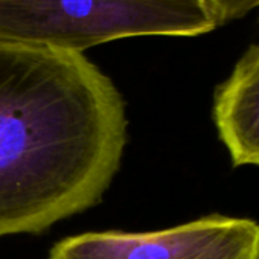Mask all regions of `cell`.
<instances>
[{
	"label": "cell",
	"mask_w": 259,
	"mask_h": 259,
	"mask_svg": "<svg viewBox=\"0 0 259 259\" xmlns=\"http://www.w3.org/2000/svg\"><path fill=\"white\" fill-rule=\"evenodd\" d=\"M126 141L125 101L84 54L0 43V238L98 206Z\"/></svg>",
	"instance_id": "obj_1"
},
{
	"label": "cell",
	"mask_w": 259,
	"mask_h": 259,
	"mask_svg": "<svg viewBox=\"0 0 259 259\" xmlns=\"http://www.w3.org/2000/svg\"><path fill=\"white\" fill-rule=\"evenodd\" d=\"M223 26L207 0H0V43L82 54L128 37H195Z\"/></svg>",
	"instance_id": "obj_2"
},
{
	"label": "cell",
	"mask_w": 259,
	"mask_h": 259,
	"mask_svg": "<svg viewBox=\"0 0 259 259\" xmlns=\"http://www.w3.org/2000/svg\"><path fill=\"white\" fill-rule=\"evenodd\" d=\"M49 259H259V223L212 213L160 230L84 232L57 241Z\"/></svg>",
	"instance_id": "obj_3"
},
{
	"label": "cell",
	"mask_w": 259,
	"mask_h": 259,
	"mask_svg": "<svg viewBox=\"0 0 259 259\" xmlns=\"http://www.w3.org/2000/svg\"><path fill=\"white\" fill-rule=\"evenodd\" d=\"M212 117L232 165L259 166V43L215 89Z\"/></svg>",
	"instance_id": "obj_4"
},
{
	"label": "cell",
	"mask_w": 259,
	"mask_h": 259,
	"mask_svg": "<svg viewBox=\"0 0 259 259\" xmlns=\"http://www.w3.org/2000/svg\"><path fill=\"white\" fill-rule=\"evenodd\" d=\"M207 2L218 13L223 25L232 20H239L250 11L259 8V0H207Z\"/></svg>",
	"instance_id": "obj_5"
}]
</instances>
